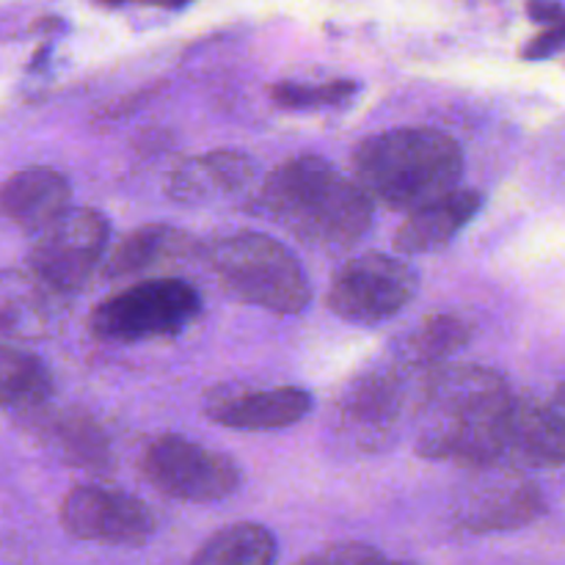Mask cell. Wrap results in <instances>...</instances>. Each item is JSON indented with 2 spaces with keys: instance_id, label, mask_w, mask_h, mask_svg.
Wrapping results in <instances>:
<instances>
[{
  "instance_id": "cell-17",
  "label": "cell",
  "mask_w": 565,
  "mask_h": 565,
  "mask_svg": "<svg viewBox=\"0 0 565 565\" xmlns=\"http://www.w3.org/2000/svg\"><path fill=\"white\" fill-rule=\"evenodd\" d=\"M70 180L53 166H28L0 182V221L36 232L70 207Z\"/></svg>"
},
{
  "instance_id": "cell-11",
  "label": "cell",
  "mask_w": 565,
  "mask_h": 565,
  "mask_svg": "<svg viewBox=\"0 0 565 565\" xmlns=\"http://www.w3.org/2000/svg\"><path fill=\"white\" fill-rule=\"evenodd\" d=\"M478 478L461 489L456 500V519L472 533H505L527 527L544 513V494L530 483L522 469L483 467L472 469Z\"/></svg>"
},
{
  "instance_id": "cell-9",
  "label": "cell",
  "mask_w": 565,
  "mask_h": 565,
  "mask_svg": "<svg viewBox=\"0 0 565 565\" xmlns=\"http://www.w3.org/2000/svg\"><path fill=\"white\" fill-rule=\"evenodd\" d=\"M61 524L77 541L108 546H141L158 522L149 505L108 486H75L61 502Z\"/></svg>"
},
{
  "instance_id": "cell-3",
  "label": "cell",
  "mask_w": 565,
  "mask_h": 565,
  "mask_svg": "<svg viewBox=\"0 0 565 565\" xmlns=\"http://www.w3.org/2000/svg\"><path fill=\"white\" fill-rule=\"evenodd\" d=\"M461 143L436 127H395L364 138L353 152V180L390 210H414L458 188Z\"/></svg>"
},
{
  "instance_id": "cell-10",
  "label": "cell",
  "mask_w": 565,
  "mask_h": 565,
  "mask_svg": "<svg viewBox=\"0 0 565 565\" xmlns=\"http://www.w3.org/2000/svg\"><path fill=\"white\" fill-rule=\"evenodd\" d=\"M417 375L408 373L401 362L381 364V367L359 373L337 401V423L364 450H375L379 441L395 434L408 403ZM423 381V379H419Z\"/></svg>"
},
{
  "instance_id": "cell-26",
  "label": "cell",
  "mask_w": 565,
  "mask_h": 565,
  "mask_svg": "<svg viewBox=\"0 0 565 565\" xmlns=\"http://www.w3.org/2000/svg\"><path fill=\"white\" fill-rule=\"evenodd\" d=\"M527 11L533 20L546 22V25H552V22H557L563 17V6L557 0H530Z\"/></svg>"
},
{
  "instance_id": "cell-18",
  "label": "cell",
  "mask_w": 565,
  "mask_h": 565,
  "mask_svg": "<svg viewBox=\"0 0 565 565\" xmlns=\"http://www.w3.org/2000/svg\"><path fill=\"white\" fill-rule=\"evenodd\" d=\"M191 252V241L185 232L166 224H147L127 232L110 252H105L103 270L105 279H132L147 270L180 263Z\"/></svg>"
},
{
  "instance_id": "cell-15",
  "label": "cell",
  "mask_w": 565,
  "mask_h": 565,
  "mask_svg": "<svg viewBox=\"0 0 565 565\" xmlns=\"http://www.w3.org/2000/svg\"><path fill=\"white\" fill-rule=\"evenodd\" d=\"M483 207V193L475 188H452L445 196L408 210L406 221L395 232L397 254L423 257L441 252L458 237V232Z\"/></svg>"
},
{
  "instance_id": "cell-8",
  "label": "cell",
  "mask_w": 565,
  "mask_h": 565,
  "mask_svg": "<svg viewBox=\"0 0 565 565\" xmlns=\"http://www.w3.org/2000/svg\"><path fill=\"white\" fill-rule=\"evenodd\" d=\"M417 270L406 259L373 252L348 259L337 270L326 303L348 323L379 326L401 315L417 296Z\"/></svg>"
},
{
  "instance_id": "cell-27",
  "label": "cell",
  "mask_w": 565,
  "mask_h": 565,
  "mask_svg": "<svg viewBox=\"0 0 565 565\" xmlns=\"http://www.w3.org/2000/svg\"><path fill=\"white\" fill-rule=\"evenodd\" d=\"M296 565H331V561L329 555H326V550H320V552H312V555L301 557Z\"/></svg>"
},
{
  "instance_id": "cell-16",
  "label": "cell",
  "mask_w": 565,
  "mask_h": 565,
  "mask_svg": "<svg viewBox=\"0 0 565 565\" xmlns=\"http://www.w3.org/2000/svg\"><path fill=\"white\" fill-rule=\"evenodd\" d=\"M66 296L31 270H0V334L39 340L58 326Z\"/></svg>"
},
{
  "instance_id": "cell-20",
  "label": "cell",
  "mask_w": 565,
  "mask_h": 565,
  "mask_svg": "<svg viewBox=\"0 0 565 565\" xmlns=\"http://www.w3.org/2000/svg\"><path fill=\"white\" fill-rule=\"evenodd\" d=\"M276 535L257 522H237L218 530L193 555L191 565H274Z\"/></svg>"
},
{
  "instance_id": "cell-4",
  "label": "cell",
  "mask_w": 565,
  "mask_h": 565,
  "mask_svg": "<svg viewBox=\"0 0 565 565\" xmlns=\"http://www.w3.org/2000/svg\"><path fill=\"white\" fill-rule=\"evenodd\" d=\"M210 268L237 301L274 315H298L312 301V285L296 254L276 237L241 230L210 246Z\"/></svg>"
},
{
  "instance_id": "cell-29",
  "label": "cell",
  "mask_w": 565,
  "mask_h": 565,
  "mask_svg": "<svg viewBox=\"0 0 565 565\" xmlns=\"http://www.w3.org/2000/svg\"><path fill=\"white\" fill-rule=\"evenodd\" d=\"M147 3H154V6H166V9H171V6H182V3H188V0H147Z\"/></svg>"
},
{
  "instance_id": "cell-19",
  "label": "cell",
  "mask_w": 565,
  "mask_h": 565,
  "mask_svg": "<svg viewBox=\"0 0 565 565\" xmlns=\"http://www.w3.org/2000/svg\"><path fill=\"white\" fill-rule=\"evenodd\" d=\"M469 337H472V329L456 315H430L408 334L395 362L425 381L434 370L445 367L467 345Z\"/></svg>"
},
{
  "instance_id": "cell-5",
  "label": "cell",
  "mask_w": 565,
  "mask_h": 565,
  "mask_svg": "<svg viewBox=\"0 0 565 565\" xmlns=\"http://www.w3.org/2000/svg\"><path fill=\"white\" fill-rule=\"evenodd\" d=\"M202 312V296L182 279H147L105 298L88 315V334L103 345H136L185 331Z\"/></svg>"
},
{
  "instance_id": "cell-2",
  "label": "cell",
  "mask_w": 565,
  "mask_h": 565,
  "mask_svg": "<svg viewBox=\"0 0 565 565\" xmlns=\"http://www.w3.org/2000/svg\"><path fill=\"white\" fill-rule=\"evenodd\" d=\"M257 210L318 248L356 246L373 226L367 193L320 154H298L276 166L259 188Z\"/></svg>"
},
{
  "instance_id": "cell-13",
  "label": "cell",
  "mask_w": 565,
  "mask_h": 565,
  "mask_svg": "<svg viewBox=\"0 0 565 565\" xmlns=\"http://www.w3.org/2000/svg\"><path fill=\"white\" fill-rule=\"evenodd\" d=\"M259 166L252 154L235 149H213L193 154L171 171L166 193L182 207H207V204L237 202L254 188Z\"/></svg>"
},
{
  "instance_id": "cell-22",
  "label": "cell",
  "mask_w": 565,
  "mask_h": 565,
  "mask_svg": "<svg viewBox=\"0 0 565 565\" xmlns=\"http://www.w3.org/2000/svg\"><path fill=\"white\" fill-rule=\"evenodd\" d=\"M44 436L61 452V458L83 469H105L110 463V447L105 430L83 412H61L44 425Z\"/></svg>"
},
{
  "instance_id": "cell-21",
  "label": "cell",
  "mask_w": 565,
  "mask_h": 565,
  "mask_svg": "<svg viewBox=\"0 0 565 565\" xmlns=\"http://www.w3.org/2000/svg\"><path fill=\"white\" fill-rule=\"evenodd\" d=\"M53 392L42 359L22 348L0 345V408L36 412Z\"/></svg>"
},
{
  "instance_id": "cell-23",
  "label": "cell",
  "mask_w": 565,
  "mask_h": 565,
  "mask_svg": "<svg viewBox=\"0 0 565 565\" xmlns=\"http://www.w3.org/2000/svg\"><path fill=\"white\" fill-rule=\"evenodd\" d=\"M356 92L359 83L348 81V77H337V81L326 83L285 81L270 86V99L285 110H318L348 103Z\"/></svg>"
},
{
  "instance_id": "cell-28",
  "label": "cell",
  "mask_w": 565,
  "mask_h": 565,
  "mask_svg": "<svg viewBox=\"0 0 565 565\" xmlns=\"http://www.w3.org/2000/svg\"><path fill=\"white\" fill-rule=\"evenodd\" d=\"M550 403H552V406H555V412H557V414H561V417L565 419V384L561 386V390H557V392H555V397H552V401H550Z\"/></svg>"
},
{
  "instance_id": "cell-12",
  "label": "cell",
  "mask_w": 565,
  "mask_h": 565,
  "mask_svg": "<svg viewBox=\"0 0 565 565\" xmlns=\"http://www.w3.org/2000/svg\"><path fill=\"white\" fill-rule=\"evenodd\" d=\"M312 412V395L303 386H230L213 390L204 401L210 423L230 430L263 434L301 423Z\"/></svg>"
},
{
  "instance_id": "cell-14",
  "label": "cell",
  "mask_w": 565,
  "mask_h": 565,
  "mask_svg": "<svg viewBox=\"0 0 565 565\" xmlns=\"http://www.w3.org/2000/svg\"><path fill=\"white\" fill-rule=\"evenodd\" d=\"M500 467H565V419L552 403L513 395L505 434H502Z\"/></svg>"
},
{
  "instance_id": "cell-30",
  "label": "cell",
  "mask_w": 565,
  "mask_h": 565,
  "mask_svg": "<svg viewBox=\"0 0 565 565\" xmlns=\"http://www.w3.org/2000/svg\"><path fill=\"white\" fill-rule=\"evenodd\" d=\"M105 3H121V0H105Z\"/></svg>"
},
{
  "instance_id": "cell-7",
  "label": "cell",
  "mask_w": 565,
  "mask_h": 565,
  "mask_svg": "<svg viewBox=\"0 0 565 565\" xmlns=\"http://www.w3.org/2000/svg\"><path fill=\"white\" fill-rule=\"evenodd\" d=\"M141 472L152 489L180 502H218L243 486V469L226 452L180 434L158 436L143 450Z\"/></svg>"
},
{
  "instance_id": "cell-25",
  "label": "cell",
  "mask_w": 565,
  "mask_h": 565,
  "mask_svg": "<svg viewBox=\"0 0 565 565\" xmlns=\"http://www.w3.org/2000/svg\"><path fill=\"white\" fill-rule=\"evenodd\" d=\"M561 50H565V14L557 22H552L544 33H539V36L524 47V58L541 61L561 53Z\"/></svg>"
},
{
  "instance_id": "cell-1",
  "label": "cell",
  "mask_w": 565,
  "mask_h": 565,
  "mask_svg": "<svg viewBox=\"0 0 565 565\" xmlns=\"http://www.w3.org/2000/svg\"><path fill=\"white\" fill-rule=\"evenodd\" d=\"M513 392L497 370L445 364L419 386L414 445L428 461L467 469L500 467Z\"/></svg>"
},
{
  "instance_id": "cell-6",
  "label": "cell",
  "mask_w": 565,
  "mask_h": 565,
  "mask_svg": "<svg viewBox=\"0 0 565 565\" xmlns=\"http://www.w3.org/2000/svg\"><path fill=\"white\" fill-rule=\"evenodd\" d=\"M108 237V221L97 210L66 207L33 232L28 270L55 292L72 298L103 265Z\"/></svg>"
},
{
  "instance_id": "cell-24",
  "label": "cell",
  "mask_w": 565,
  "mask_h": 565,
  "mask_svg": "<svg viewBox=\"0 0 565 565\" xmlns=\"http://www.w3.org/2000/svg\"><path fill=\"white\" fill-rule=\"evenodd\" d=\"M326 555H329L331 565H408L390 561V557H384L379 550H373V546L367 544L326 546Z\"/></svg>"
}]
</instances>
